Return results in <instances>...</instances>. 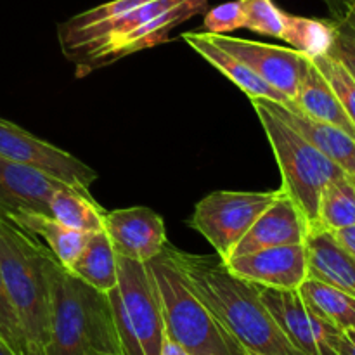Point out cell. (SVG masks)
<instances>
[{
    "label": "cell",
    "instance_id": "obj_1",
    "mask_svg": "<svg viewBox=\"0 0 355 355\" xmlns=\"http://www.w3.org/2000/svg\"><path fill=\"white\" fill-rule=\"evenodd\" d=\"M187 283L222 328L259 355H305L293 347L260 297V286L234 276L218 255H196L165 246Z\"/></svg>",
    "mask_w": 355,
    "mask_h": 355
},
{
    "label": "cell",
    "instance_id": "obj_2",
    "mask_svg": "<svg viewBox=\"0 0 355 355\" xmlns=\"http://www.w3.org/2000/svg\"><path fill=\"white\" fill-rule=\"evenodd\" d=\"M54 255L33 234L0 215V274L26 347V355H45L51 340Z\"/></svg>",
    "mask_w": 355,
    "mask_h": 355
},
{
    "label": "cell",
    "instance_id": "obj_3",
    "mask_svg": "<svg viewBox=\"0 0 355 355\" xmlns=\"http://www.w3.org/2000/svg\"><path fill=\"white\" fill-rule=\"evenodd\" d=\"M52 322L45 355H121L106 293L51 262Z\"/></svg>",
    "mask_w": 355,
    "mask_h": 355
},
{
    "label": "cell",
    "instance_id": "obj_4",
    "mask_svg": "<svg viewBox=\"0 0 355 355\" xmlns=\"http://www.w3.org/2000/svg\"><path fill=\"white\" fill-rule=\"evenodd\" d=\"M148 267L158 291L166 336L191 355H248L194 293L166 250L149 260Z\"/></svg>",
    "mask_w": 355,
    "mask_h": 355
},
{
    "label": "cell",
    "instance_id": "obj_5",
    "mask_svg": "<svg viewBox=\"0 0 355 355\" xmlns=\"http://www.w3.org/2000/svg\"><path fill=\"white\" fill-rule=\"evenodd\" d=\"M252 104L279 166L281 191L300 208L311 229L318 227L322 189L333 179L347 173L276 116L262 99H252Z\"/></svg>",
    "mask_w": 355,
    "mask_h": 355
},
{
    "label": "cell",
    "instance_id": "obj_6",
    "mask_svg": "<svg viewBox=\"0 0 355 355\" xmlns=\"http://www.w3.org/2000/svg\"><path fill=\"white\" fill-rule=\"evenodd\" d=\"M107 298L121 355H162L165 322L148 263L118 257V283Z\"/></svg>",
    "mask_w": 355,
    "mask_h": 355
},
{
    "label": "cell",
    "instance_id": "obj_7",
    "mask_svg": "<svg viewBox=\"0 0 355 355\" xmlns=\"http://www.w3.org/2000/svg\"><path fill=\"white\" fill-rule=\"evenodd\" d=\"M277 194L279 191H215L194 207L187 224L214 246L222 262H227L236 245Z\"/></svg>",
    "mask_w": 355,
    "mask_h": 355
},
{
    "label": "cell",
    "instance_id": "obj_8",
    "mask_svg": "<svg viewBox=\"0 0 355 355\" xmlns=\"http://www.w3.org/2000/svg\"><path fill=\"white\" fill-rule=\"evenodd\" d=\"M0 158L31 166L66 186L90 193L97 172L82 159L0 118Z\"/></svg>",
    "mask_w": 355,
    "mask_h": 355
},
{
    "label": "cell",
    "instance_id": "obj_9",
    "mask_svg": "<svg viewBox=\"0 0 355 355\" xmlns=\"http://www.w3.org/2000/svg\"><path fill=\"white\" fill-rule=\"evenodd\" d=\"M207 9L208 0H182V2L166 9L165 12L153 17L142 26L116 38H111V40L104 42V44L97 45L96 49L87 52L83 58H80L75 62V75L78 78H83L96 69L113 64V62L120 61L127 55L156 47L163 42H168L170 31L173 28L182 24L184 21L191 19L193 16L205 12Z\"/></svg>",
    "mask_w": 355,
    "mask_h": 355
},
{
    "label": "cell",
    "instance_id": "obj_10",
    "mask_svg": "<svg viewBox=\"0 0 355 355\" xmlns=\"http://www.w3.org/2000/svg\"><path fill=\"white\" fill-rule=\"evenodd\" d=\"M267 311L286 338L305 355H338L340 331L319 318L302 300L298 290H274L260 286Z\"/></svg>",
    "mask_w": 355,
    "mask_h": 355
},
{
    "label": "cell",
    "instance_id": "obj_11",
    "mask_svg": "<svg viewBox=\"0 0 355 355\" xmlns=\"http://www.w3.org/2000/svg\"><path fill=\"white\" fill-rule=\"evenodd\" d=\"M208 35L218 47L245 62L260 78L266 80L269 85H272L290 99L295 97L311 66V58L295 49L245 40V38L229 37V35Z\"/></svg>",
    "mask_w": 355,
    "mask_h": 355
},
{
    "label": "cell",
    "instance_id": "obj_12",
    "mask_svg": "<svg viewBox=\"0 0 355 355\" xmlns=\"http://www.w3.org/2000/svg\"><path fill=\"white\" fill-rule=\"evenodd\" d=\"M104 232L118 257L148 263L165 250L163 218L148 207L120 208L104 214Z\"/></svg>",
    "mask_w": 355,
    "mask_h": 355
},
{
    "label": "cell",
    "instance_id": "obj_13",
    "mask_svg": "<svg viewBox=\"0 0 355 355\" xmlns=\"http://www.w3.org/2000/svg\"><path fill=\"white\" fill-rule=\"evenodd\" d=\"M224 263L234 276L274 290H298L309 277L305 243L259 250Z\"/></svg>",
    "mask_w": 355,
    "mask_h": 355
},
{
    "label": "cell",
    "instance_id": "obj_14",
    "mask_svg": "<svg viewBox=\"0 0 355 355\" xmlns=\"http://www.w3.org/2000/svg\"><path fill=\"white\" fill-rule=\"evenodd\" d=\"M311 225L286 193L279 189L276 200L259 215L241 241L232 250L231 259L276 246L305 243ZM229 259V260H231Z\"/></svg>",
    "mask_w": 355,
    "mask_h": 355
},
{
    "label": "cell",
    "instance_id": "obj_15",
    "mask_svg": "<svg viewBox=\"0 0 355 355\" xmlns=\"http://www.w3.org/2000/svg\"><path fill=\"white\" fill-rule=\"evenodd\" d=\"M64 186L31 166L0 158V215L7 218L23 211L51 215L49 203Z\"/></svg>",
    "mask_w": 355,
    "mask_h": 355
},
{
    "label": "cell",
    "instance_id": "obj_16",
    "mask_svg": "<svg viewBox=\"0 0 355 355\" xmlns=\"http://www.w3.org/2000/svg\"><path fill=\"white\" fill-rule=\"evenodd\" d=\"M266 106L295 132L311 142L326 158L338 165L343 172L355 180V139L333 125L318 121L302 113L293 104H279L262 99Z\"/></svg>",
    "mask_w": 355,
    "mask_h": 355
},
{
    "label": "cell",
    "instance_id": "obj_17",
    "mask_svg": "<svg viewBox=\"0 0 355 355\" xmlns=\"http://www.w3.org/2000/svg\"><path fill=\"white\" fill-rule=\"evenodd\" d=\"M309 277L355 297V257L331 231L315 227L305 238Z\"/></svg>",
    "mask_w": 355,
    "mask_h": 355
},
{
    "label": "cell",
    "instance_id": "obj_18",
    "mask_svg": "<svg viewBox=\"0 0 355 355\" xmlns=\"http://www.w3.org/2000/svg\"><path fill=\"white\" fill-rule=\"evenodd\" d=\"M180 37L196 54H200L205 61L210 62L215 69H218L225 78H229L236 87H239L250 99H267L279 104L291 103L290 97L269 85L266 80H262L255 71H252L245 62H241L234 55L229 54L227 51L218 47L207 31H186Z\"/></svg>",
    "mask_w": 355,
    "mask_h": 355
},
{
    "label": "cell",
    "instance_id": "obj_19",
    "mask_svg": "<svg viewBox=\"0 0 355 355\" xmlns=\"http://www.w3.org/2000/svg\"><path fill=\"white\" fill-rule=\"evenodd\" d=\"M148 2L151 0H111V2L101 3L66 19L58 26L62 55L69 61L76 52L89 45L107 24Z\"/></svg>",
    "mask_w": 355,
    "mask_h": 355
},
{
    "label": "cell",
    "instance_id": "obj_20",
    "mask_svg": "<svg viewBox=\"0 0 355 355\" xmlns=\"http://www.w3.org/2000/svg\"><path fill=\"white\" fill-rule=\"evenodd\" d=\"M291 104L298 107L302 113L307 114V116L333 125V127L347 132L350 137L355 139L354 123L347 116L345 110H343L342 103L336 97L335 90L331 89L328 80L321 75V71L315 68L312 59L297 94L291 99Z\"/></svg>",
    "mask_w": 355,
    "mask_h": 355
},
{
    "label": "cell",
    "instance_id": "obj_21",
    "mask_svg": "<svg viewBox=\"0 0 355 355\" xmlns=\"http://www.w3.org/2000/svg\"><path fill=\"white\" fill-rule=\"evenodd\" d=\"M10 220L33 234L35 238H40L49 252L58 260L59 266L64 269H69L73 262L78 259L90 234V232L68 227L51 215L38 214V211H23V214L14 215Z\"/></svg>",
    "mask_w": 355,
    "mask_h": 355
},
{
    "label": "cell",
    "instance_id": "obj_22",
    "mask_svg": "<svg viewBox=\"0 0 355 355\" xmlns=\"http://www.w3.org/2000/svg\"><path fill=\"white\" fill-rule=\"evenodd\" d=\"M66 270L101 293H110L118 283V253L106 232H90L78 259Z\"/></svg>",
    "mask_w": 355,
    "mask_h": 355
},
{
    "label": "cell",
    "instance_id": "obj_23",
    "mask_svg": "<svg viewBox=\"0 0 355 355\" xmlns=\"http://www.w3.org/2000/svg\"><path fill=\"white\" fill-rule=\"evenodd\" d=\"M298 293L314 314L338 331L355 328V297L352 295L312 277H307L298 286Z\"/></svg>",
    "mask_w": 355,
    "mask_h": 355
},
{
    "label": "cell",
    "instance_id": "obj_24",
    "mask_svg": "<svg viewBox=\"0 0 355 355\" xmlns=\"http://www.w3.org/2000/svg\"><path fill=\"white\" fill-rule=\"evenodd\" d=\"M51 217L71 229L85 232L104 231L106 211L96 203L92 194L76 187L64 186L58 189L49 203Z\"/></svg>",
    "mask_w": 355,
    "mask_h": 355
},
{
    "label": "cell",
    "instance_id": "obj_25",
    "mask_svg": "<svg viewBox=\"0 0 355 355\" xmlns=\"http://www.w3.org/2000/svg\"><path fill=\"white\" fill-rule=\"evenodd\" d=\"M336 21L312 19V17L284 14V31L281 40L288 42L291 49L302 52L307 58L328 54L336 38Z\"/></svg>",
    "mask_w": 355,
    "mask_h": 355
},
{
    "label": "cell",
    "instance_id": "obj_26",
    "mask_svg": "<svg viewBox=\"0 0 355 355\" xmlns=\"http://www.w3.org/2000/svg\"><path fill=\"white\" fill-rule=\"evenodd\" d=\"M350 225H355V180L349 175H340L322 189L318 208V227L335 232Z\"/></svg>",
    "mask_w": 355,
    "mask_h": 355
},
{
    "label": "cell",
    "instance_id": "obj_27",
    "mask_svg": "<svg viewBox=\"0 0 355 355\" xmlns=\"http://www.w3.org/2000/svg\"><path fill=\"white\" fill-rule=\"evenodd\" d=\"M315 68L321 71V75L328 80L331 89L335 90L336 97L342 103L347 116L355 127V78L352 73L342 64V61L335 58L333 54H322L312 59Z\"/></svg>",
    "mask_w": 355,
    "mask_h": 355
},
{
    "label": "cell",
    "instance_id": "obj_28",
    "mask_svg": "<svg viewBox=\"0 0 355 355\" xmlns=\"http://www.w3.org/2000/svg\"><path fill=\"white\" fill-rule=\"evenodd\" d=\"M243 28L267 37L283 38L284 10L272 0H241Z\"/></svg>",
    "mask_w": 355,
    "mask_h": 355
},
{
    "label": "cell",
    "instance_id": "obj_29",
    "mask_svg": "<svg viewBox=\"0 0 355 355\" xmlns=\"http://www.w3.org/2000/svg\"><path fill=\"white\" fill-rule=\"evenodd\" d=\"M207 33L227 35L231 31L243 28V6L241 0L225 2L207 10L203 19Z\"/></svg>",
    "mask_w": 355,
    "mask_h": 355
},
{
    "label": "cell",
    "instance_id": "obj_30",
    "mask_svg": "<svg viewBox=\"0 0 355 355\" xmlns=\"http://www.w3.org/2000/svg\"><path fill=\"white\" fill-rule=\"evenodd\" d=\"M0 340L16 355H26L23 333H21L19 322H17L16 314H14L9 298L6 295L2 274H0Z\"/></svg>",
    "mask_w": 355,
    "mask_h": 355
},
{
    "label": "cell",
    "instance_id": "obj_31",
    "mask_svg": "<svg viewBox=\"0 0 355 355\" xmlns=\"http://www.w3.org/2000/svg\"><path fill=\"white\" fill-rule=\"evenodd\" d=\"M329 54H333L338 61H342V64L352 73V76L355 78V38L349 37V35L342 33L338 30Z\"/></svg>",
    "mask_w": 355,
    "mask_h": 355
},
{
    "label": "cell",
    "instance_id": "obj_32",
    "mask_svg": "<svg viewBox=\"0 0 355 355\" xmlns=\"http://www.w3.org/2000/svg\"><path fill=\"white\" fill-rule=\"evenodd\" d=\"M336 26L342 33L355 38V0H347L345 12H343L342 19L336 23Z\"/></svg>",
    "mask_w": 355,
    "mask_h": 355
},
{
    "label": "cell",
    "instance_id": "obj_33",
    "mask_svg": "<svg viewBox=\"0 0 355 355\" xmlns=\"http://www.w3.org/2000/svg\"><path fill=\"white\" fill-rule=\"evenodd\" d=\"M336 352H338V355H355V328L340 331L338 342H336Z\"/></svg>",
    "mask_w": 355,
    "mask_h": 355
},
{
    "label": "cell",
    "instance_id": "obj_34",
    "mask_svg": "<svg viewBox=\"0 0 355 355\" xmlns=\"http://www.w3.org/2000/svg\"><path fill=\"white\" fill-rule=\"evenodd\" d=\"M333 234H335V238L338 239L340 245H342L345 250H349V252L355 257V225L340 229V231H335Z\"/></svg>",
    "mask_w": 355,
    "mask_h": 355
},
{
    "label": "cell",
    "instance_id": "obj_35",
    "mask_svg": "<svg viewBox=\"0 0 355 355\" xmlns=\"http://www.w3.org/2000/svg\"><path fill=\"white\" fill-rule=\"evenodd\" d=\"M162 355H191L187 352L184 347H180L179 343L173 342L170 336H166L165 333V338H163V345H162Z\"/></svg>",
    "mask_w": 355,
    "mask_h": 355
},
{
    "label": "cell",
    "instance_id": "obj_36",
    "mask_svg": "<svg viewBox=\"0 0 355 355\" xmlns=\"http://www.w3.org/2000/svg\"><path fill=\"white\" fill-rule=\"evenodd\" d=\"M324 3L328 6L329 12H331L333 21L338 23L342 19L343 12H345V6H347V0H324Z\"/></svg>",
    "mask_w": 355,
    "mask_h": 355
},
{
    "label": "cell",
    "instance_id": "obj_37",
    "mask_svg": "<svg viewBox=\"0 0 355 355\" xmlns=\"http://www.w3.org/2000/svg\"><path fill=\"white\" fill-rule=\"evenodd\" d=\"M248 355H259V354H252V352H248Z\"/></svg>",
    "mask_w": 355,
    "mask_h": 355
}]
</instances>
